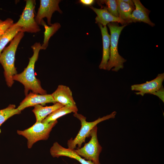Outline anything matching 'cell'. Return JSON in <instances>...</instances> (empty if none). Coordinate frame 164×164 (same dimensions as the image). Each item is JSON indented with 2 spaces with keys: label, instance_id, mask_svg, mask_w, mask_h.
Returning <instances> with one entry per match:
<instances>
[{
  "label": "cell",
  "instance_id": "1",
  "mask_svg": "<svg viewBox=\"0 0 164 164\" xmlns=\"http://www.w3.org/2000/svg\"><path fill=\"white\" fill-rule=\"evenodd\" d=\"M41 46V45L39 43H36L32 46L33 54L29 59L27 66L22 73L16 74L13 77L14 80L18 81L24 85L26 96L28 94V91L30 90L34 93L40 94H47L46 91L42 87L40 81L36 78L34 72L35 63L38 59Z\"/></svg>",
  "mask_w": 164,
  "mask_h": 164
},
{
  "label": "cell",
  "instance_id": "2",
  "mask_svg": "<svg viewBox=\"0 0 164 164\" xmlns=\"http://www.w3.org/2000/svg\"><path fill=\"white\" fill-rule=\"evenodd\" d=\"M24 36V32H18L9 45L4 49L0 56V63L4 68L5 80L9 87H12L13 84V77L17 73L15 66V54L18 45Z\"/></svg>",
  "mask_w": 164,
  "mask_h": 164
},
{
  "label": "cell",
  "instance_id": "3",
  "mask_svg": "<svg viewBox=\"0 0 164 164\" xmlns=\"http://www.w3.org/2000/svg\"><path fill=\"white\" fill-rule=\"evenodd\" d=\"M127 24L119 26L118 23L110 22L108 24L110 31V56L106 70L118 72L124 68V63L127 60L120 56L118 52V45L120 35L123 29Z\"/></svg>",
  "mask_w": 164,
  "mask_h": 164
},
{
  "label": "cell",
  "instance_id": "4",
  "mask_svg": "<svg viewBox=\"0 0 164 164\" xmlns=\"http://www.w3.org/2000/svg\"><path fill=\"white\" fill-rule=\"evenodd\" d=\"M116 113V111H114L111 114L102 118H99L94 121L88 122L86 120V117L83 115L77 112L74 113L73 116L80 121L81 127L76 137L73 139L71 138L67 141L68 148L74 149L77 146V148H81L82 144L85 142L86 138L89 137L91 131L94 127L102 121L114 118Z\"/></svg>",
  "mask_w": 164,
  "mask_h": 164
},
{
  "label": "cell",
  "instance_id": "5",
  "mask_svg": "<svg viewBox=\"0 0 164 164\" xmlns=\"http://www.w3.org/2000/svg\"><path fill=\"white\" fill-rule=\"evenodd\" d=\"M57 123V120L49 123L36 122L29 128L23 131L18 130L17 133L27 139L28 148L30 149L37 142L47 140L52 128Z\"/></svg>",
  "mask_w": 164,
  "mask_h": 164
},
{
  "label": "cell",
  "instance_id": "6",
  "mask_svg": "<svg viewBox=\"0 0 164 164\" xmlns=\"http://www.w3.org/2000/svg\"><path fill=\"white\" fill-rule=\"evenodd\" d=\"M97 130L96 126L90 132L89 136L91 138L89 141L85 143L82 147L74 149L79 155L87 160L91 161L94 164H101L99 157L102 150V147L97 138Z\"/></svg>",
  "mask_w": 164,
  "mask_h": 164
},
{
  "label": "cell",
  "instance_id": "7",
  "mask_svg": "<svg viewBox=\"0 0 164 164\" xmlns=\"http://www.w3.org/2000/svg\"><path fill=\"white\" fill-rule=\"evenodd\" d=\"M26 1L25 7L19 19L14 24L21 27L20 32L36 33L40 31L41 29L34 18L35 0H27Z\"/></svg>",
  "mask_w": 164,
  "mask_h": 164
},
{
  "label": "cell",
  "instance_id": "8",
  "mask_svg": "<svg viewBox=\"0 0 164 164\" xmlns=\"http://www.w3.org/2000/svg\"><path fill=\"white\" fill-rule=\"evenodd\" d=\"M60 2V0H40L39 7L35 18L37 24L41 25L43 18L46 17L48 25L50 26L53 13L56 11L61 14L63 13L59 5Z\"/></svg>",
  "mask_w": 164,
  "mask_h": 164
},
{
  "label": "cell",
  "instance_id": "9",
  "mask_svg": "<svg viewBox=\"0 0 164 164\" xmlns=\"http://www.w3.org/2000/svg\"><path fill=\"white\" fill-rule=\"evenodd\" d=\"M164 80V73L159 74L154 79L145 83L135 84L131 86L132 91H137L135 93L138 95L144 96L145 94L155 95L159 91L163 88L162 83Z\"/></svg>",
  "mask_w": 164,
  "mask_h": 164
},
{
  "label": "cell",
  "instance_id": "10",
  "mask_svg": "<svg viewBox=\"0 0 164 164\" xmlns=\"http://www.w3.org/2000/svg\"><path fill=\"white\" fill-rule=\"evenodd\" d=\"M50 103H56L51 94H39L30 92L26 96L17 108L21 111L28 107L40 104L44 105Z\"/></svg>",
  "mask_w": 164,
  "mask_h": 164
},
{
  "label": "cell",
  "instance_id": "11",
  "mask_svg": "<svg viewBox=\"0 0 164 164\" xmlns=\"http://www.w3.org/2000/svg\"><path fill=\"white\" fill-rule=\"evenodd\" d=\"M132 1L135 8L130 16L129 23L143 22L151 26H154L155 24L151 22L149 17L150 11L145 8L140 0Z\"/></svg>",
  "mask_w": 164,
  "mask_h": 164
},
{
  "label": "cell",
  "instance_id": "12",
  "mask_svg": "<svg viewBox=\"0 0 164 164\" xmlns=\"http://www.w3.org/2000/svg\"><path fill=\"white\" fill-rule=\"evenodd\" d=\"M50 152L54 158L64 156L76 159L81 164H94L91 161L87 160L80 156L74 149L64 148L57 142H54L51 147Z\"/></svg>",
  "mask_w": 164,
  "mask_h": 164
},
{
  "label": "cell",
  "instance_id": "13",
  "mask_svg": "<svg viewBox=\"0 0 164 164\" xmlns=\"http://www.w3.org/2000/svg\"><path fill=\"white\" fill-rule=\"evenodd\" d=\"M51 95L56 103H60L63 106L76 105L71 91L68 87L66 85H58L56 89Z\"/></svg>",
  "mask_w": 164,
  "mask_h": 164
},
{
  "label": "cell",
  "instance_id": "14",
  "mask_svg": "<svg viewBox=\"0 0 164 164\" xmlns=\"http://www.w3.org/2000/svg\"><path fill=\"white\" fill-rule=\"evenodd\" d=\"M98 24L101 30L103 42L102 57L99 68L106 70L110 56V35L108 33L106 26Z\"/></svg>",
  "mask_w": 164,
  "mask_h": 164
},
{
  "label": "cell",
  "instance_id": "15",
  "mask_svg": "<svg viewBox=\"0 0 164 164\" xmlns=\"http://www.w3.org/2000/svg\"><path fill=\"white\" fill-rule=\"evenodd\" d=\"M97 14L95 18V23L100 24L103 26H106L109 23L112 22L120 23L122 25L127 24L125 22L119 18L116 17L104 9H97L92 6H89Z\"/></svg>",
  "mask_w": 164,
  "mask_h": 164
},
{
  "label": "cell",
  "instance_id": "16",
  "mask_svg": "<svg viewBox=\"0 0 164 164\" xmlns=\"http://www.w3.org/2000/svg\"><path fill=\"white\" fill-rule=\"evenodd\" d=\"M63 106L62 104L58 103L49 106L43 107L40 104L34 106V108L32 111L35 116L36 122H41L53 111Z\"/></svg>",
  "mask_w": 164,
  "mask_h": 164
},
{
  "label": "cell",
  "instance_id": "17",
  "mask_svg": "<svg viewBox=\"0 0 164 164\" xmlns=\"http://www.w3.org/2000/svg\"><path fill=\"white\" fill-rule=\"evenodd\" d=\"M78 111L76 105L63 106L53 111L43 120L42 122L49 123L56 121L59 118L67 114L72 112H77Z\"/></svg>",
  "mask_w": 164,
  "mask_h": 164
},
{
  "label": "cell",
  "instance_id": "18",
  "mask_svg": "<svg viewBox=\"0 0 164 164\" xmlns=\"http://www.w3.org/2000/svg\"><path fill=\"white\" fill-rule=\"evenodd\" d=\"M21 29V27L13 24L0 37V56L6 45L20 32Z\"/></svg>",
  "mask_w": 164,
  "mask_h": 164
},
{
  "label": "cell",
  "instance_id": "19",
  "mask_svg": "<svg viewBox=\"0 0 164 164\" xmlns=\"http://www.w3.org/2000/svg\"><path fill=\"white\" fill-rule=\"evenodd\" d=\"M116 1L119 18L125 22L127 24L129 23L130 16L135 8L123 1L122 0H116Z\"/></svg>",
  "mask_w": 164,
  "mask_h": 164
},
{
  "label": "cell",
  "instance_id": "20",
  "mask_svg": "<svg viewBox=\"0 0 164 164\" xmlns=\"http://www.w3.org/2000/svg\"><path fill=\"white\" fill-rule=\"evenodd\" d=\"M41 25L43 26L45 29L44 32V39L43 43L41 46V50L46 49L48 45V42L50 38L60 28L61 25L58 22L52 24L50 26H47L43 20Z\"/></svg>",
  "mask_w": 164,
  "mask_h": 164
},
{
  "label": "cell",
  "instance_id": "21",
  "mask_svg": "<svg viewBox=\"0 0 164 164\" xmlns=\"http://www.w3.org/2000/svg\"><path fill=\"white\" fill-rule=\"evenodd\" d=\"M14 104H9L7 108L0 110V127L7 120L12 116L21 113ZM0 128V134L1 133Z\"/></svg>",
  "mask_w": 164,
  "mask_h": 164
},
{
  "label": "cell",
  "instance_id": "22",
  "mask_svg": "<svg viewBox=\"0 0 164 164\" xmlns=\"http://www.w3.org/2000/svg\"><path fill=\"white\" fill-rule=\"evenodd\" d=\"M97 2L101 9H105L113 15L119 18L116 0H99Z\"/></svg>",
  "mask_w": 164,
  "mask_h": 164
},
{
  "label": "cell",
  "instance_id": "23",
  "mask_svg": "<svg viewBox=\"0 0 164 164\" xmlns=\"http://www.w3.org/2000/svg\"><path fill=\"white\" fill-rule=\"evenodd\" d=\"M13 24V20L10 18L0 22V37Z\"/></svg>",
  "mask_w": 164,
  "mask_h": 164
},
{
  "label": "cell",
  "instance_id": "24",
  "mask_svg": "<svg viewBox=\"0 0 164 164\" xmlns=\"http://www.w3.org/2000/svg\"><path fill=\"white\" fill-rule=\"evenodd\" d=\"M94 0H80L79 2L82 4L88 6H91L94 2Z\"/></svg>",
  "mask_w": 164,
  "mask_h": 164
},
{
  "label": "cell",
  "instance_id": "25",
  "mask_svg": "<svg viewBox=\"0 0 164 164\" xmlns=\"http://www.w3.org/2000/svg\"><path fill=\"white\" fill-rule=\"evenodd\" d=\"M122 1L128 3L134 8H135L134 4L132 1L131 0H122Z\"/></svg>",
  "mask_w": 164,
  "mask_h": 164
},
{
  "label": "cell",
  "instance_id": "26",
  "mask_svg": "<svg viewBox=\"0 0 164 164\" xmlns=\"http://www.w3.org/2000/svg\"><path fill=\"white\" fill-rule=\"evenodd\" d=\"M2 22V21L1 19H0V22Z\"/></svg>",
  "mask_w": 164,
  "mask_h": 164
}]
</instances>
